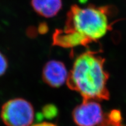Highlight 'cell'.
I'll return each instance as SVG.
<instances>
[{"instance_id":"ba28073f","label":"cell","mask_w":126,"mask_h":126,"mask_svg":"<svg viewBox=\"0 0 126 126\" xmlns=\"http://www.w3.org/2000/svg\"><path fill=\"white\" fill-rule=\"evenodd\" d=\"M8 63L5 56L0 51V77H1L7 71Z\"/></svg>"},{"instance_id":"8fae6325","label":"cell","mask_w":126,"mask_h":126,"mask_svg":"<svg viewBox=\"0 0 126 126\" xmlns=\"http://www.w3.org/2000/svg\"><path fill=\"white\" fill-rule=\"evenodd\" d=\"M99 126H123L122 125L121 122L116 123L110 120L109 119L106 118V119H104L103 121L101 123L99 124Z\"/></svg>"},{"instance_id":"9c48e42d","label":"cell","mask_w":126,"mask_h":126,"mask_svg":"<svg viewBox=\"0 0 126 126\" xmlns=\"http://www.w3.org/2000/svg\"><path fill=\"white\" fill-rule=\"evenodd\" d=\"M108 119L116 123H120L122 121V115L119 110H114L111 111L108 116Z\"/></svg>"},{"instance_id":"7c38bea8","label":"cell","mask_w":126,"mask_h":126,"mask_svg":"<svg viewBox=\"0 0 126 126\" xmlns=\"http://www.w3.org/2000/svg\"><path fill=\"white\" fill-rule=\"evenodd\" d=\"M37 31H38L39 33L42 34L47 33L48 31V25L46 22L40 23L37 28Z\"/></svg>"},{"instance_id":"7a4b0ae2","label":"cell","mask_w":126,"mask_h":126,"mask_svg":"<svg viewBox=\"0 0 126 126\" xmlns=\"http://www.w3.org/2000/svg\"><path fill=\"white\" fill-rule=\"evenodd\" d=\"M105 62L97 52L88 50L82 53L76 58L68 75V87L79 93L83 100H108L109 75L104 68Z\"/></svg>"},{"instance_id":"52a82bcc","label":"cell","mask_w":126,"mask_h":126,"mask_svg":"<svg viewBox=\"0 0 126 126\" xmlns=\"http://www.w3.org/2000/svg\"><path fill=\"white\" fill-rule=\"evenodd\" d=\"M58 109L53 104H47L42 108V113L44 117L48 119H52L56 117L58 114Z\"/></svg>"},{"instance_id":"8992f818","label":"cell","mask_w":126,"mask_h":126,"mask_svg":"<svg viewBox=\"0 0 126 126\" xmlns=\"http://www.w3.org/2000/svg\"><path fill=\"white\" fill-rule=\"evenodd\" d=\"M31 5L36 13L45 18H51L62 8V0H31Z\"/></svg>"},{"instance_id":"30bf717a","label":"cell","mask_w":126,"mask_h":126,"mask_svg":"<svg viewBox=\"0 0 126 126\" xmlns=\"http://www.w3.org/2000/svg\"><path fill=\"white\" fill-rule=\"evenodd\" d=\"M38 33L37 29L34 26H29L26 30V34L29 38H34Z\"/></svg>"},{"instance_id":"5b68a950","label":"cell","mask_w":126,"mask_h":126,"mask_svg":"<svg viewBox=\"0 0 126 126\" xmlns=\"http://www.w3.org/2000/svg\"><path fill=\"white\" fill-rule=\"evenodd\" d=\"M68 73L67 68L63 62L50 60L44 65L42 71L43 81L50 87L59 88L67 81Z\"/></svg>"},{"instance_id":"6da1fadb","label":"cell","mask_w":126,"mask_h":126,"mask_svg":"<svg viewBox=\"0 0 126 126\" xmlns=\"http://www.w3.org/2000/svg\"><path fill=\"white\" fill-rule=\"evenodd\" d=\"M116 11L111 5H88L81 7L72 5L67 13L64 29H56L53 34V45L72 48L88 46L97 42L111 29L109 18Z\"/></svg>"},{"instance_id":"277c9868","label":"cell","mask_w":126,"mask_h":126,"mask_svg":"<svg viewBox=\"0 0 126 126\" xmlns=\"http://www.w3.org/2000/svg\"><path fill=\"white\" fill-rule=\"evenodd\" d=\"M72 116L78 126H96L104 120L101 106L94 100H83L74 108Z\"/></svg>"},{"instance_id":"3957f363","label":"cell","mask_w":126,"mask_h":126,"mask_svg":"<svg viewBox=\"0 0 126 126\" xmlns=\"http://www.w3.org/2000/svg\"><path fill=\"white\" fill-rule=\"evenodd\" d=\"M34 116L33 105L22 98L9 100L2 105L1 110V120L7 126H30Z\"/></svg>"},{"instance_id":"4fadbf2b","label":"cell","mask_w":126,"mask_h":126,"mask_svg":"<svg viewBox=\"0 0 126 126\" xmlns=\"http://www.w3.org/2000/svg\"><path fill=\"white\" fill-rule=\"evenodd\" d=\"M31 126H57L53 123H50L44 122V123H40L34 124V125Z\"/></svg>"}]
</instances>
